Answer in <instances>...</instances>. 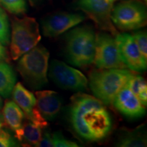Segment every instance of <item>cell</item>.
Segmentation results:
<instances>
[{
  "label": "cell",
  "instance_id": "6da1fadb",
  "mask_svg": "<svg viewBox=\"0 0 147 147\" xmlns=\"http://www.w3.org/2000/svg\"><path fill=\"white\" fill-rule=\"evenodd\" d=\"M69 117L75 132L90 142L105 139L113 127L111 116L104 104L96 97L82 93L71 98Z\"/></svg>",
  "mask_w": 147,
  "mask_h": 147
},
{
  "label": "cell",
  "instance_id": "7a4b0ae2",
  "mask_svg": "<svg viewBox=\"0 0 147 147\" xmlns=\"http://www.w3.org/2000/svg\"><path fill=\"white\" fill-rule=\"evenodd\" d=\"M132 75L133 73L125 68H97L89 74V86L97 99L105 105H110Z\"/></svg>",
  "mask_w": 147,
  "mask_h": 147
},
{
  "label": "cell",
  "instance_id": "3957f363",
  "mask_svg": "<svg viewBox=\"0 0 147 147\" xmlns=\"http://www.w3.org/2000/svg\"><path fill=\"white\" fill-rule=\"evenodd\" d=\"M95 36L92 27L87 25L76 27L66 34L65 53L72 65L86 67L93 63Z\"/></svg>",
  "mask_w": 147,
  "mask_h": 147
},
{
  "label": "cell",
  "instance_id": "277c9868",
  "mask_svg": "<svg viewBox=\"0 0 147 147\" xmlns=\"http://www.w3.org/2000/svg\"><path fill=\"white\" fill-rule=\"evenodd\" d=\"M22 56L17 65L18 71L29 86L40 89L48 82L49 52L42 45H36Z\"/></svg>",
  "mask_w": 147,
  "mask_h": 147
},
{
  "label": "cell",
  "instance_id": "5b68a950",
  "mask_svg": "<svg viewBox=\"0 0 147 147\" xmlns=\"http://www.w3.org/2000/svg\"><path fill=\"white\" fill-rule=\"evenodd\" d=\"M41 40L39 25L34 18L25 16L14 18L12 21L10 55L17 60L32 49Z\"/></svg>",
  "mask_w": 147,
  "mask_h": 147
},
{
  "label": "cell",
  "instance_id": "8992f818",
  "mask_svg": "<svg viewBox=\"0 0 147 147\" xmlns=\"http://www.w3.org/2000/svg\"><path fill=\"white\" fill-rule=\"evenodd\" d=\"M113 24L122 31L136 30L146 24V10L144 5L138 0H128L113 8Z\"/></svg>",
  "mask_w": 147,
  "mask_h": 147
},
{
  "label": "cell",
  "instance_id": "52a82bcc",
  "mask_svg": "<svg viewBox=\"0 0 147 147\" xmlns=\"http://www.w3.org/2000/svg\"><path fill=\"white\" fill-rule=\"evenodd\" d=\"M93 63L98 69H125L115 38L106 33L95 36V51Z\"/></svg>",
  "mask_w": 147,
  "mask_h": 147
},
{
  "label": "cell",
  "instance_id": "ba28073f",
  "mask_svg": "<svg viewBox=\"0 0 147 147\" xmlns=\"http://www.w3.org/2000/svg\"><path fill=\"white\" fill-rule=\"evenodd\" d=\"M115 0H77L78 8L93 20L97 28L112 36L119 34L112 21L111 14Z\"/></svg>",
  "mask_w": 147,
  "mask_h": 147
},
{
  "label": "cell",
  "instance_id": "9c48e42d",
  "mask_svg": "<svg viewBox=\"0 0 147 147\" xmlns=\"http://www.w3.org/2000/svg\"><path fill=\"white\" fill-rule=\"evenodd\" d=\"M49 76L61 89L82 91L87 88L88 80L81 71L59 60L51 62Z\"/></svg>",
  "mask_w": 147,
  "mask_h": 147
},
{
  "label": "cell",
  "instance_id": "30bf717a",
  "mask_svg": "<svg viewBox=\"0 0 147 147\" xmlns=\"http://www.w3.org/2000/svg\"><path fill=\"white\" fill-rule=\"evenodd\" d=\"M86 16L82 14L57 12L47 16L42 22L44 36L55 38L82 23Z\"/></svg>",
  "mask_w": 147,
  "mask_h": 147
},
{
  "label": "cell",
  "instance_id": "8fae6325",
  "mask_svg": "<svg viewBox=\"0 0 147 147\" xmlns=\"http://www.w3.org/2000/svg\"><path fill=\"white\" fill-rule=\"evenodd\" d=\"M123 61L127 67L135 72L146 69V60L141 54L133 36L128 34H118L115 36Z\"/></svg>",
  "mask_w": 147,
  "mask_h": 147
},
{
  "label": "cell",
  "instance_id": "7c38bea8",
  "mask_svg": "<svg viewBox=\"0 0 147 147\" xmlns=\"http://www.w3.org/2000/svg\"><path fill=\"white\" fill-rule=\"evenodd\" d=\"M113 104L119 113L128 118H139L142 117L146 111L145 106L126 85L116 95Z\"/></svg>",
  "mask_w": 147,
  "mask_h": 147
},
{
  "label": "cell",
  "instance_id": "4fadbf2b",
  "mask_svg": "<svg viewBox=\"0 0 147 147\" xmlns=\"http://www.w3.org/2000/svg\"><path fill=\"white\" fill-rule=\"evenodd\" d=\"M36 107L46 120H53L59 113L63 100L57 92L38 91L36 92Z\"/></svg>",
  "mask_w": 147,
  "mask_h": 147
},
{
  "label": "cell",
  "instance_id": "5bb4252c",
  "mask_svg": "<svg viewBox=\"0 0 147 147\" xmlns=\"http://www.w3.org/2000/svg\"><path fill=\"white\" fill-rule=\"evenodd\" d=\"M14 102L21 108L25 117L29 119L32 116L36 106V98L31 91L27 90L21 82H18L12 89Z\"/></svg>",
  "mask_w": 147,
  "mask_h": 147
},
{
  "label": "cell",
  "instance_id": "9a60e30c",
  "mask_svg": "<svg viewBox=\"0 0 147 147\" xmlns=\"http://www.w3.org/2000/svg\"><path fill=\"white\" fill-rule=\"evenodd\" d=\"M2 115L4 122L14 131L21 127L25 114L14 101L7 100L5 102Z\"/></svg>",
  "mask_w": 147,
  "mask_h": 147
},
{
  "label": "cell",
  "instance_id": "2e32d148",
  "mask_svg": "<svg viewBox=\"0 0 147 147\" xmlns=\"http://www.w3.org/2000/svg\"><path fill=\"white\" fill-rule=\"evenodd\" d=\"M117 146L141 147L146 146V138L144 129L137 127L136 129H122L119 133Z\"/></svg>",
  "mask_w": 147,
  "mask_h": 147
},
{
  "label": "cell",
  "instance_id": "e0dca14e",
  "mask_svg": "<svg viewBox=\"0 0 147 147\" xmlns=\"http://www.w3.org/2000/svg\"><path fill=\"white\" fill-rule=\"evenodd\" d=\"M42 129L40 127L28 120L15 131L16 137L18 140L29 146H38L42 136Z\"/></svg>",
  "mask_w": 147,
  "mask_h": 147
},
{
  "label": "cell",
  "instance_id": "ac0fdd59",
  "mask_svg": "<svg viewBox=\"0 0 147 147\" xmlns=\"http://www.w3.org/2000/svg\"><path fill=\"white\" fill-rule=\"evenodd\" d=\"M16 76L12 67L0 60V95L8 97L15 85Z\"/></svg>",
  "mask_w": 147,
  "mask_h": 147
},
{
  "label": "cell",
  "instance_id": "d6986e66",
  "mask_svg": "<svg viewBox=\"0 0 147 147\" xmlns=\"http://www.w3.org/2000/svg\"><path fill=\"white\" fill-rule=\"evenodd\" d=\"M126 86L138 97L144 106L147 103V86L146 82L142 76L133 74Z\"/></svg>",
  "mask_w": 147,
  "mask_h": 147
},
{
  "label": "cell",
  "instance_id": "ffe728a7",
  "mask_svg": "<svg viewBox=\"0 0 147 147\" xmlns=\"http://www.w3.org/2000/svg\"><path fill=\"white\" fill-rule=\"evenodd\" d=\"M0 5L15 15L24 14L27 10L25 0H0Z\"/></svg>",
  "mask_w": 147,
  "mask_h": 147
},
{
  "label": "cell",
  "instance_id": "44dd1931",
  "mask_svg": "<svg viewBox=\"0 0 147 147\" xmlns=\"http://www.w3.org/2000/svg\"><path fill=\"white\" fill-rule=\"evenodd\" d=\"M10 42V27L8 16L0 7V42L3 45H8Z\"/></svg>",
  "mask_w": 147,
  "mask_h": 147
},
{
  "label": "cell",
  "instance_id": "7402d4cb",
  "mask_svg": "<svg viewBox=\"0 0 147 147\" xmlns=\"http://www.w3.org/2000/svg\"><path fill=\"white\" fill-rule=\"evenodd\" d=\"M134 40L138 47L141 54L147 60V36L146 32L144 30L137 31L134 32L133 35Z\"/></svg>",
  "mask_w": 147,
  "mask_h": 147
},
{
  "label": "cell",
  "instance_id": "603a6c76",
  "mask_svg": "<svg viewBox=\"0 0 147 147\" xmlns=\"http://www.w3.org/2000/svg\"><path fill=\"white\" fill-rule=\"evenodd\" d=\"M53 142L56 147H77L78 145L76 142L69 140L62 135L60 132H55L52 135Z\"/></svg>",
  "mask_w": 147,
  "mask_h": 147
},
{
  "label": "cell",
  "instance_id": "cb8c5ba5",
  "mask_svg": "<svg viewBox=\"0 0 147 147\" xmlns=\"http://www.w3.org/2000/svg\"><path fill=\"white\" fill-rule=\"evenodd\" d=\"M16 142L12 137L4 130L0 129V147L16 146Z\"/></svg>",
  "mask_w": 147,
  "mask_h": 147
},
{
  "label": "cell",
  "instance_id": "d4e9b609",
  "mask_svg": "<svg viewBox=\"0 0 147 147\" xmlns=\"http://www.w3.org/2000/svg\"><path fill=\"white\" fill-rule=\"evenodd\" d=\"M40 147H53L52 135L49 134V131H45L44 134H42L41 140L38 144Z\"/></svg>",
  "mask_w": 147,
  "mask_h": 147
},
{
  "label": "cell",
  "instance_id": "484cf974",
  "mask_svg": "<svg viewBox=\"0 0 147 147\" xmlns=\"http://www.w3.org/2000/svg\"><path fill=\"white\" fill-rule=\"evenodd\" d=\"M7 59L6 49L3 47L2 44L0 42V60L4 61Z\"/></svg>",
  "mask_w": 147,
  "mask_h": 147
},
{
  "label": "cell",
  "instance_id": "4316f807",
  "mask_svg": "<svg viewBox=\"0 0 147 147\" xmlns=\"http://www.w3.org/2000/svg\"><path fill=\"white\" fill-rule=\"evenodd\" d=\"M28 1H29V3H30V4L32 5V6H34V5L38 4L41 0H28Z\"/></svg>",
  "mask_w": 147,
  "mask_h": 147
},
{
  "label": "cell",
  "instance_id": "83f0119b",
  "mask_svg": "<svg viewBox=\"0 0 147 147\" xmlns=\"http://www.w3.org/2000/svg\"><path fill=\"white\" fill-rule=\"evenodd\" d=\"M0 121L1 122H2L3 123V122H4V121H3V115L0 113Z\"/></svg>",
  "mask_w": 147,
  "mask_h": 147
},
{
  "label": "cell",
  "instance_id": "f1b7e54d",
  "mask_svg": "<svg viewBox=\"0 0 147 147\" xmlns=\"http://www.w3.org/2000/svg\"><path fill=\"white\" fill-rule=\"evenodd\" d=\"M1 108H2V99L0 97V110L1 109Z\"/></svg>",
  "mask_w": 147,
  "mask_h": 147
},
{
  "label": "cell",
  "instance_id": "f546056e",
  "mask_svg": "<svg viewBox=\"0 0 147 147\" xmlns=\"http://www.w3.org/2000/svg\"><path fill=\"white\" fill-rule=\"evenodd\" d=\"M2 125H3V123H2V122H1V121H0V129H1V127H2Z\"/></svg>",
  "mask_w": 147,
  "mask_h": 147
}]
</instances>
